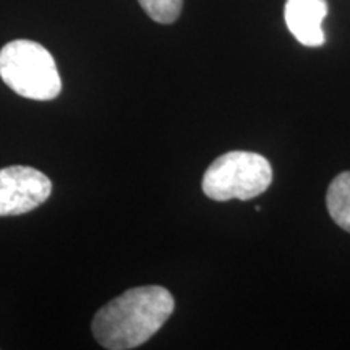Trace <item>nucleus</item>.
Returning a JSON list of instances; mask_svg holds the SVG:
<instances>
[{
	"mask_svg": "<svg viewBox=\"0 0 350 350\" xmlns=\"http://www.w3.org/2000/svg\"><path fill=\"white\" fill-rule=\"evenodd\" d=\"M174 297L161 286L130 288L104 305L93 319V334L104 349L129 350L150 340L174 312Z\"/></svg>",
	"mask_w": 350,
	"mask_h": 350,
	"instance_id": "f257e3e1",
	"label": "nucleus"
},
{
	"mask_svg": "<svg viewBox=\"0 0 350 350\" xmlns=\"http://www.w3.org/2000/svg\"><path fill=\"white\" fill-rule=\"evenodd\" d=\"M0 78L26 99L51 100L62 91L54 57L41 44L28 39H16L2 47Z\"/></svg>",
	"mask_w": 350,
	"mask_h": 350,
	"instance_id": "f03ea898",
	"label": "nucleus"
},
{
	"mask_svg": "<svg viewBox=\"0 0 350 350\" xmlns=\"http://www.w3.org/2000/svg\"><path fill=\"white\" fill-rule=\"evenodd\" d=\"M143 10L157 23L170 25L180 16L183 0H138Z\"/></svg>",
	"mask_w": 350,
	"mask_h": 350,
	"instance_id": "0eeeda50",
	"label": "nucleus"
},
{
	"mask_svg": "<svg viewBox=\"0 0 350 350\" xmlns=\"http://www.w3.org/2000/svg\"><path fill=\"white\" fill-rule=\"evenodd\" d=\"M52 182L41 170L29 165L0 169V216H18L47 201Z\"/></svg>",
	"mask_w": 350,
	"mask_h": 350,
	"instance_id": "20e7f679",
	"label": "nucleus"
},
{
	"mask_svg": "<svg viewBox=\"0 0 350 350\" xmlns=\"http://www.w3.org/2000/svg\"><path fill=\"white\" fill-rule=\"evenodd\" d=\"M273 182V167L265 156L230 151L217 157L203 177V191L214 201L252 200L265 193Z\"/></svg>",
	"mask_w": 350,
	"mask_h": 350,
	"instance_id": "7ed1b4c3",
	"label": "nucleus"
},
{
	"mask_svg": "<svg viewBox=\"0 0 350 350\" xmlns=\"http://www.w3.org/2000/svg\"><path fill=\"white\" fill-rule=\"evenodd\" d=\"M327 15L326 0H287L284 18L288 31L306 47H319L326 41L323 21Z\"/></svg>",
	"mask_w": 350,
	"mask_h": 350,
	"instance_id": "39448f33",
	"label": "nucleus"
},
{
	"mask_svg": "<svg viewBox=\"0 0 350 350\" xmlns=\"http://www.w3.org/2000/svg\"><path fill=\"white\" fill-rule=\"evenodd\" d=\"M326 206L332 221L350 232V172H342L331 182L326 193Z\"/></svg>",
	"mask_w": 350,
	"mask_h": 350,
	"instance_id": "423d86ee",
	"label": "nucleus"
}]
</instances>
